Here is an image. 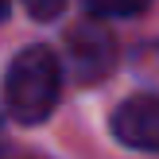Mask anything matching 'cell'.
I'll use <instances>...</instances> for the list:
<instances>
[{
  "instance_id": "cell-1",
  "label": "cell",
  "mask_w": 159,
  "mask_h": 159,
  "mask_svg": "<svg viewBox=\"0 0 159 159\" xmlns=\"http://www.w3.org/2000/svg\"><path fill=\"white\" fill-rule=\"evenodd\" d=\"M58 89H62V70L47 47H23L12 58L4 78V101L20 124H43L58 105Z\"/></svg>"
},
{
  "instance_id": "cell-3",
  "label": "cell",
  "mask_w": 159,
  "mask_h": 159,
  "mask_svg": "<svg viewBox=\"0 0 159 159\" xmlns=\"http://www.w3.org/2000/svg\"><path fill=\"white\" fill-rule=\"evenodd\" d=\"M70 62H74L78 78L85 82H97L105 70H113L116 62V43L105 27L97 23H82V27L70 31Z\"/></svg>"
},
{
  "instance_id": "cell-7",
  "label": "cell",
  "mask_w": 159,
  "mask_h": 159,
  "mask_svg": "<svg viewBox=\"0 0 159 159\" xmlns=\"http://www.w3.org/2000/svg\"><path fill=\"white\" fill-rule=\"evenodd\" d=\"M16 159H31V155H16Z\"/></svg>"
},
{
  "instance_id": "cell-2",
  "label": "cell",
  "mask_w": 159,
  "mask_h": 159,
  "mask_svg": "<svg viewBox=\"0 0 159 159\" xmlns=\"http://www.w3.org/2000/svg\"><path fill=\"white\" fill-rule=\"evenodd\" d=\"M113 136L136 152H159V97H128L113 113Z\"/></svg>"
},
{
  "instance_id": "cell-5",
  "label": "cell",
  "mask_w": 159,
  "mask_h": 159,
  "mask_svg": "<svg viewBox=\"0 0 159 159\" xmlns=\"http://www.w3.org/2000/svg\"><path fill=\"white\" fill-rule=\"evenodd\" d=\"M23 8H27L35 20H54V16H62L66 0H23Z\"/></svg>"
},
{
  "instance_id": "cell-6",
  "label": "cell",
  "mask_w": 159,
  "mask_h": 159,
  "mask_svg": "<svg viewBox=\"0 0 159 159\" xmlns=\"http://www.w3.org/2000/svg\"><path fill=\"white\" fill-rule=\"evenodd\" d=\"M8 8H12V4H8V0H0V20L8 16Z\"/></svg>"
},
{
  "instance_id": "cell-4",
  "label": "cell",
  "mask_w": 159,
  "mask_h": 159,
  "mask_svg": "<svg viewBox=\"0 0 159 159\" xmlns=\"http://www.w3.org/2000/svg\"><path fill=\"white\" fill-rule=\"evenodd\" d=\"M93 20H128L152 8V0H82Z\"/></svg>"
}]
</instances>
